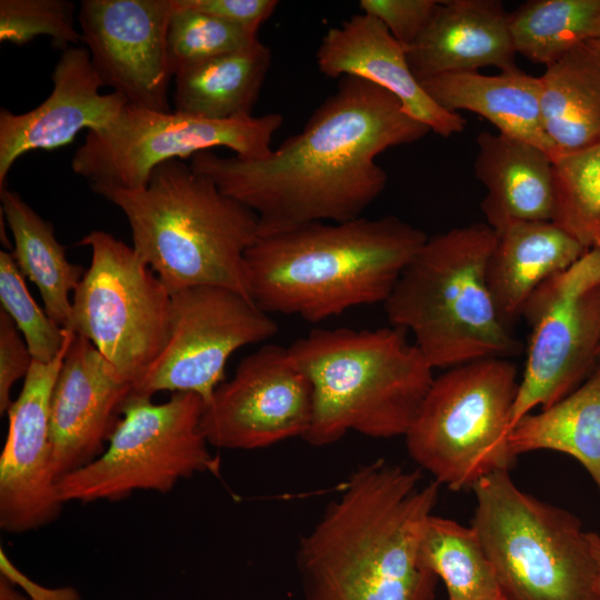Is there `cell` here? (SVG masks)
<instances>
[{
    "instance_id": "cell-30",
    "label": "cell",
    "mask_w": 600,
    "mask_h": 600,
    "mask_svg": "<svg viewBox=\"0 0 600 600\" xmlns=\"http://www.w3.org/2000/svg\"><path fill=\"white\" fill-rule=\"evenodd\" d=\"M552 222L591 249L600 242V143L553 160Z\"/></svg>"
},
{
    "instance_id": "cell-17",
    "label": "cell",
    "mask_w": 600,
    "mask_h": 600,
    "mask_svg": "<svg viewBox=\"0 0 600 600\" xmlns=\"http://www.w3.org/2000/svg\"><path fill=\"white\" fill-rule=\"evenodd\" d=\"M133 388L92 342L74 332L50 404V462L57 482L103 452Z\"/></svg>"
},
{
    "instance_id": "cell-2",
    "label": "cell",
    "mask_w": 600,
    "mask_h": 600,
    "mask_svg": "<svg viewBox=\"0 0 600 600\" xmlns=\"http://www.w3.org/2000/svg\"><path fill=\"white\" fill-rule=\"evenodd\" d=\"M439 486L382 460L354 470L299 542L302 600H433L419 546Z\"/></svg>"
},
{
    "instance_id": "cell-6",
    "label": "cell",
    "mask_w": 600,
    "mask_h": 600,
    "mask_svg": "<svg viewBox=\"0 0 600 600\" xmlns=\"http://www.w3.org/2000/svg\"><path fill=\"white\" fill-rule=\"evenodd\" d=\"M497 238L484 222L428 237L383 302L390 323L413 334L433 369L520 353L486 280Z\"/></svg>"
},
{
    "instance_id": "cell-8",
    "label": "cell",
    "mask_w": 600,
    "mask_h": 600,
    "mask_svg": "<svg viewBox=\"0 0 600 600\" xmlns=\"http://www.w3.org/2000/svg\"><path fill=\"white\" fill-rule=\"evenodd\" d=\"M519 387L516 364L487 358L434 378L407 433L411 459L453 491L509 470L516 456L509 436Z\"/></svg>"
},
{
    "instance_id": "cell-40",
    "label": "cell",
    "mask_w": 600,
    "mask_h": 600,
    "mask_svg": "<svg viewBox=\"0 0 600 600\" xmlns=\"http://www.w3.org/2000/svg\"><path fill=\"white\" fill-rule=\"evenodd\" d=\"M591 39H594L600 43V14H599L598 20L596 22V27H594L593 34H592Z\"/></svg>"
},
{
    "instance_id": "cell-13",
    "label": "cell",
    "mask_w": 600,
    "mask_h": 600,
    "mask_svg": "<svg viewBox=\"0 0 600 600\" xmlns=\"http://www.w3.org/2000/svg\"><path fill=\"white\" fill-rule=\"evenodd\" d=\"M277 331L278 323L269 313L229 288L197 286L176 291L167 344L132 394L191 392L206 403L223 382L230 356Z\"/></svg>"
},
{
    "instance_id": "cell-27",
    "label": "cell",
    "mask_w": 600,
    "mask_h": 600,
    "mask_svg": "<svg viewBox=\"0 0 600 600\" xmlns=\"http://www.w3.org/2000/svg\"><path fill=\"white\" fill-rule=\"evenodd\" d=\"M509 442L516 457L538 450L571 456L600 494V364L567 397L518 420Z\"/></svg>"
},
{
    "instance_id": "cell-28",
    "label": "cell",
    "mask_w": 600,
    "mask_h": 600,
    "mask_svg": "<svg viewBox=\"0 0 600 600\" xmlns=\"http://www.w3.org/2000/svg\"><path fill=\"white\" fill-rule=\"evenodd\" d=\"M419 558L429 572L443 581L448 600H490L503 594L472 526L432 513L421 534Z\"/></svg>"
},
{
    "instance_id": "cell-14",
    "label": "cell",
    "mask_w": 600,
    "mask_h": 600,
    "mask_svg": "<svg viewBox=\"0 0 600 600\" xmlns=\"http://www.w3.org/2000/svg\"><path fill=\"white\" fill-rule=\"evenodd\" d=\"M313 413L312 386L288 348L266 344L241 360L204 403L201 429L210 446L253 450L304 437Z\"/></svg>"
},
{
    "instance_id": "cell-32",
    "label": "cell",
    "mask_w": 600,
    "mask_h": 600,
    "mask_svg": "<svg viewBox=\"0 0 600 600\" xmlns=\"http://www.w3.org/2000/svg\"><path fill=\"white\" fill-rule=\"evenodd\" d=\"M0 302L22 334L33 360L48 363L56 359L68 330L36 303L12 252L7 250L0 251Z\"/></svg>"
},
{
    "instance_id": "cell-41",
    "label": "cell",
    "mask_w": 600,
    "mask_h": 600,
    "mask_svg": "<svg viewBox=\"0 0 600 600\" xmlns=\"http://www.w3.org/2000/svg\"><path fill=\"white\" fill-rule=\"evenodd\" d=\"M490 600H510V599L507 598V597L504 596V593H503V594H501V596H499V597H497V598L490 599Z\"/></svg>"
},
{
    "instance_id": "cell-4",
    "label": "cell",
    "mask_w": 600,
    "mask_h": 600,
    "mask_svg": "<svg viewBox=\"0 0 600 600\" xmlns=\"http://www.w3.org/2000/svg\"><path fill=\"white\" fill-rule=\"evenodd\" d=\"M90 187L124 213L134 251L171 293L218 286L251 299L244 254L258 237V217L209 177L169 160L143 189Z\"/></svg>"
},
{
    "instance_id": "cell-42",
    "label": "cell",
    "mask_w": 600,
    "mask_h": 600,
    "mask_svg": "<svg viewBox=\"0 0 600 600\" xmlns=\"http://www.w3.org/2000/svg\"><path fill=\"white\" fill-rule=\"evenodd\" d=\"M598 358L600 359V344H599V349H598Z\"/></svg>"
},
{
    "instance_id": "cell-36",
    "label": "cell",
    "mask_w": 600,
    "mask_h": 600,
    "mask_svg": "<svg viewBox=\"0 0 600 600\" xmlns=\"http://www.w3.org/2000/svg\"><path fill=\"white\" fill-rule=\"evenodd\" d=\"M187 8L220 19L258 34L260 27L273 14L277 0H180Z\"/></svg>"
},
{
    "instance_id": "cell-23",
    "label": "cell",
    "mask_w": 600,
    "mask_h": 600,
    "mask_svg": "<svg viewBox=\"0 0 600 600\" xmlns=\"http://www.w3.org/2000/svg\"><path fill=\"white\" fill-rule=\"evenodd\" d=\"M429 97L450 112L467 110L486 118L498 132L530 142L552 160L554 148L541 113L540 77L520 69L486 76L478 71L444 73L420 82Z\"/></svg>"
},
{
    "instance_id": "cell-18",
    "label": "cell",
    "mask_w": 600,
    "mask_h": 600,
    "mask_svg": "<svg viewBox=\"0 0 600 600\" xmlns=\"http://www.w3.org/2000/svg\"><path fill=\"white\" fill-rule=\"evenodd\" d=\"M51 80V93L37 108L23 113L0 111V190L21 156L69 144L83 129L100 133L129 103L118 92L100 93L104 84L86 47L63 50Z\"/></svg>"
},
{
    "instance_id": "cell-19",
    "label": "cell",
    "mask_w": 600,
    "mask_h": 600,
    "mask_svg": "<svg viewBox=\"0 0 600 600\" xmlns=\"http://www.w3.org/2000/svg\"><path fill=\"white\" fill-rule=\"evenodd\" d=\"M317 66L326 77H358L386 89L409 116L443 138L466 128L460 113L444 110L429 97L409 67L406 49L369 14H353L330 28L318 47Z\"/></svg>"
},
{
    "instance_id": "cell-16",
    "label": "cell",
    "mask_w": 600,
    "mask_h": 600,
    "mask_svg": "<svg viewBox=\"0 0 600 600\" xmlns=\"http://www.w3.org/2000/svg\"><path fill=\"white\" fill-rule=\"evenodd\" d=\"M73 334L68 330L51 362L33 360L7 411L8 433L0 456V528L7 533L37 530L61 512L63 502L50 462V404Z\"/></svg>"
},
{
    "instance_id": "cell-35",
    "label": "cell",
    "mask_w": 600,
    "mask_h": 600,
    "mask_svg": "<svg viewBox=\"0 0 600 600\" xmlns=\"http://www.w3.org/2000/svg\"><path fill=\"white\" fill-rule=\"evenodd\" d=\"M33 363L29 348L13 320L0 309V413L12 403L11 389L24 379Z\"/></svg>"
},
{
    "instance_id": "cell-38",
    "label": "cell",
    "mask_w": 600,
    "mask_h": 600,
    "mask_svg": "<svg viewBox=\"0 0 600 600\" xmlns=\"http://www.w3.org/2000/svg\"><path fill=\"white\" fill-rule=\"evenodd\" d=\"M591 553L596 564V593L600 600V534L597 532H588Z\"/></svg>"
},
{
    "instance_id": "cell-39",
    "label": "cell",
    "mask_w": 600,
    "mask_h": 600,
    "mask_svg": "<svg viewBox=\"0 0 600 600\" xmlns=\"http://www.w3.org/2000/svg\"><path fill=\"white\" fill-rule=\"evenodd\" d=\"M0 600H27V599L13 589L12 582L6 576L1 574Z\"/></svg>"
},
{
    "instance_id": "cell-1",
    "label": "cell",
    "mask_w": 600,
    "mask_h": 600,
    "mask_svg": "<svg viewBox=\"0 0 600 600\" xmlns=\"http://www.w3.org/2000/svg\"><path fill=\"white\" fill-rule=\"evenodd\" d=\"M429 131L391 92L344 76L302 130L268 157L244 160L202 151L190 166L257 214L258 236L270 234L362 217L387 184L377 156Z\"/></svg>"
},
{
    "instance_id": "cell-34",
    "label": "cell",
    "mask_w": 600,
    "mask_h": 600,
    "mask_svg": "<svg viewBox=\"0 0 600 600\" xmlns=\"http://www.w3.org/2000/svg\"><path fill=\"white\" fill-rule=\"evenodd\" d=\"M438 0H360L362 13L379 20L393 38L409 48L434 17Z\"/></svg>"
},
{
    "instance_id": "cell-24",
    "label": "cell",
    "mask_w": 600,
    "mask_h": 600,
    "mask_svg": "<svg viewBox=\"0 0 600 600\" xmlns=\"http://www.w3.org/2000/svg\"><path fill=\"white\" fill-rule=\"evenodd\" d=\"M540 79L543 128L556 158L600 143V43L577 44Z\"/></svg>"
},
{
    "instance_id": "cell-11",
    "label": "cell",
    "mask_w": 600,
    "mask_h": 600,
    "mask_svg": "<svg viewBox=\"0 0 600 600\" xmlns=\"http://www.w3.org/2000/svg\"><path fill=\"white\" fill-rule=\"evenodd\" d=\"M282 123L280 113L210 119L128 103L107 130L87 133L71 168L90 184L139 190L148 186L159 164L211 148H228L244 160L263 159L272 151V137Z\"/></svg>"
},
{
    "instance_id": "cell-15",
    "label": "cell",
    "mask_w": 600,
    "mask_h": 600,
    "mask_svg": "<svg viewBox=\"0 0 600 600\" xmlns=\"http://www.w3.org/2000/svg\"><path fill=\"white\" fill-rule=\"evenodd\" d=\"M176 0H82L80 33L104 86L129 103L170 111L167 33Z\"/></svg>"
},
{
    "instance_id": "cell-37",
    "label": "cell",
    "mask_w": 600,
    "mask_h": 600,
    "mask_svg": "<svg viewBox=\"0 0 600 600\" xmlns=\"http://www.w3.org/2000/svg\"><path fill=\"white\" fill-rule=\"evenodd\" d=\"M1 572L9 580L16 581L23 586L27 591L32 596L34 600H76L77 596L71 589L61 590H47L42 589L16 572L12 567L9 566L6 556L1 552Z\"/></svg>"
},
{
    "instance_id": "cell-31",
    "label": "cell",
    "mask_w": 600,
    "mask_h": 600,
    "mask_svg": "<svg viewBox=\"0 0 600 600\" xmlns=\"http://www.w3.org/2000/svg\"><path fill=\"white\" fill-rule=\"evenodd\" d=\"M171 16L167 50L172 74L184 64L243 49L258 40L251 33L176 0Z\"/></svg>"
},
{
    "instance_id": "cell-25",
    "label": "cell",
    "mask_w": 600,
    "mask_h": 600,
    "mask_svg": "<svg viewBox=\"0 0 600 600\" xmlns=\"http://www.w3.org/2000/svg\"><path fill=\"white\" fill-rule=\"evenodd\" d=\"M272 61L259 39L250 46L184 64L173 73L174 110L210 119L252 116Z\"/></svg>"
},
{
    "instance_id": "cell-9",
    "label": "cell",
    "mask_w": 600,
    "mask_h": 600,
    "mask_svg": "<svg viewBox=\"0 0 600 600\" xmlns=\"http://www.w3.org/2000/svg\"><path fill=\"white\" fill-rule=\"evenodd\" d=\"M204 402L191 392L169 400L131 394L103 452L61 477L57 487L63 503L117 501L134 491L166 493L181 480L217 472L201 429Z\"/></svg>"
},
{
    "instance_id": "cell-26",
    "label": "cell",
    "mask_w": 600,
    "mask_h": 600,
    "mask_svg": "<svg viewBox=\"0 0 600 600\" xmlns=\"http://www.w3.org/2000/svg\"><path fill=\"white\" fill-rule=\"evenodd\" d=\"M1 214L12 233V256L24 277L40 291L44 310L62 328L71 322L72 299L86 270L70 262L53 226L41 218L21 196L0 190Z\"/></svg>"
},
{
    "instance_id": "cell-10",
    "label": "cell",
    "mask_w": 600,
    "mask_h": 600,
    "mask_svg": "<svg viewBox=\"0 0 600 600\" xmlns=\"http://www.w3.org/2000/svg\"><path fill=\"white\" fill-rule=\"evenodd\" d=\"M78 244L91 249V261L72 294L68 330L92 342L134 387L169 339L171 292L111 233L93 230Z\"/></svg>"
},
{
    "instance_id": "cell-21",
    "label": "cell",
    "mask_w": 600,
    "mask_h": 600,
    "mask_svg": "<svg viewBox=\"0 0 600 600\" xmlns=\"http://www.w3.org/2000/svg\"><path fill=\"white\" fill-rule=\"evenodd\" d=\"M476 177L486 188L481 210L496 232L520 221H551L553 160L537 146L501 133L477 136Z\"/></svg>"
},
{
    "instance_id": "cell-33",
    "label": "cell",
    "mask_w": 600,
    "mask_h": 600,
    "mask_svg": "<svg viewBox=\"0 0 600 600\" xmlns=\"http://www.w3.org/2000/svg\"><path fill=\"white\" fill-rule=\"evenodd\" d=\"M76 4L69 0H1L0 41L23 46L39 36H48L57 48L78 44L74 27Z\"/></svg>"
},
{
    "instance_id": "cell-29",
    "label": "cell",
    "mask_w": 600,
    "mask_h": 600,
    "mask_svg": "<svg viewBox=\"0 0 600 600\" xmlns=\"http://www.w3.org/2000/svg\"><path fill=\"white\" fill-rule=\"evenodd\" d=\"M600 0H529L509 13L517 54L546 67L591 39Z\"/></svg>"
},
{
    "instance_id": "cell-22",
    "label": "cell",
    "mask_w": 600,
    "mask_h": 600,
    "mask_svg": "<svg viewBox=\"0 0 600 600\" xmlns=\"http://www.w3.org/2000/svg\"><path fill=\"white\" fill-rule=\"evenodd\" d=\"M486 267L487 284L501 320L521 317L532 292L568 269L589 249L552 221H520L497 232Z\"/></svg>"
},
{
    "instance_id": "cell-12",
    "label": "cell",
    "mask_w": 600,
    "mask_h": 600,
    "mask_svg": "<svg viewBox=\"0 0 600 600\" xmlns=\"http://www.w3.org/2000/svg\"><path fill=\"white\" fill-rule=\"evenodd\" d=\"M521 317L531 329L511 429L534 408H549L590 374L600 344V247L548 278Z\"/></svg>"
},
{
    "instance_id": "cell-20",
    "label": "cell",
    "mask_w": 600,
    "mask_h": 600,
    "mask_svg": "<svg viewBox=\"0 0 600 600\" xmlns=\"http://www.w3.org/2000/svg\"><path fill=\"white\" fill-rule=\"evenodd\" d=\"M406 53L419 82L484 67L501 72L519 69L509 12L499 0L440 1L431 22Z\"/></svg>"
},
{
    "instance_id": "cell-3",
    "label": "cell",
    "mask_w": 600,
    "mask_h": 600,
    "mask_svg": "<svg viewBox=\"0 0 600 600\" xmlns=\"http://www.w3.org/2000/svg\"><path fill=\"white\" fill-rule=\"evenodd\" d=\"M427 240L394 216L316 221L258 236L244 254L249 294L269 314L310 322L384 302Z\"/></svg>"
},
{
    "instance_id": "cell-43",
    "label": "cell",
    "mask_w": 600,
    "mask_h": 600,
    "mask_svg": "<svg viewBox=\"0 0 600 600\" xmlns=\"http://www.w3.org/2000/svg\"><path fill=\"white\" fill-rule=\"evenodd\" d=\"M596 247H600V242Z\"/></svg>"
},
{
    "instance_id": "cell-5",
    "label": "cell",
    "mask_w": 600,
    "mask_h": 600,
    "mask_svg": "<svg viewBox=\"0 0 600 600\" xmlns=\"http://www.w3.org/2000/svg\"><path fill=\"white\" fill-rule=\"evenodd\" d=\"M403 329H313L288 351L312 386L303 439L323 447L349 431L372 438L407 433L434 379Z\"/></svg>"
},
{
    "instance_id": "cell-7",
    "label": "cell",
    "mask_w": 600,
    "mask_h": 600,
    "mask_svg": "<svg viewBox=\"0 0 600 600\" xmlns=\"http://www.w3.org/2000/svg\"><path fill=\"white\" fill-rule=\"evenodd\" d=\"M472 528L510 600H598L588 532L570 511L522 491L509 470L473 487Z\"/></svg>"
}]
</instances>
